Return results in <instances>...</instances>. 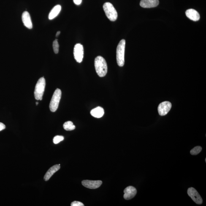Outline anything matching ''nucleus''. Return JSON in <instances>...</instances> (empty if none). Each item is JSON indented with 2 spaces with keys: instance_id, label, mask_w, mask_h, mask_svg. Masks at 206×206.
Masks as SVG:
<instances>
[{
  "instance_id": "5701e85b",
  "label": "nucleus",
  "mask_w": 206,
  "mask_h": 206,
  "mask_svg": "<svg viewBox=\"0 0 206 206\" xmlns=\"http://www.w3.org/2000/svg\"><path fill=\"white\" fill-rule=\"evenodd\" d=\"M82 1V0H73L74 4L77 5H79L81 4Z\"/></svg>"
},
{
  "instance_id": "412c9836",
  "label": "nucleus",
  "mask_w": 206,
  "mask_h": 206,
  "mask_svg": "<svg viewBox=\"0 0 206 206\" xmlns=\"http://www.w3.org/2000/svg\"><path fill=\"white\" fill-rule=\"evenodd\" d=\"M71 206H84V205L82 203L78 201H74L71 203Z\"/></svg>"
},
{
  "instance_id": "4468645a",
  "label": "nucleus",
  "mask_w": 206,
  "mask_h": 206,
  "mask_svg": "<svg viewBox=\"0 0 206 206\" xmlns=\"http://www.w3.org/2000/svg\"><path fill=\"white\" fill-rule=\"evenodd\" d=\"M61 168L59 164H55L52 166L49 169L44 176V180L45 181H47L54 174L58 171Z\"/></svg>"
},
{
  "instance_id": "20e7f679",
  "label": "nucleus",
  "mask_w": 206,
  "mask_h": 206,
  "mask_svg": "<svg viewBox=\"0 0 206 206\" xmlns=\"http://www.w3.org/2000/svg\"><path fill=\"white\" fill-rule=\"evenodd\" d=\"M45 86V79L44 77H41L36 84L34 92L35 98L37 100H42Z\"/></svg>"
},
{
  "instance_id": "2eb2a0df",
  "label": "nucleus",
  "mask_w": 206,
  "mask_h": 206,
  "mask_svg": "<svg viewBox=\"0 0 206 206\" xmlns=\"http://www.w3.org/2000/svg\"><path fill=\"white\" fill-rule=\"evenodd\" d=\"M104 114V109L102 107H98L93 109L91 111V114L92 116L96 118H101Z\"/></svg>"
},
{
  "instance_id": "f8f14e48",
  "label": "nucleus",
  "mask_w": 206,
  "mask_h": 206,
  "mask_svg": "<svg viewBox=\"0 0 206 206\" xmlns=\"http://www.w3.org/2000/svg\"><path fill=\"white\" fill-rule=\"evenodd\" d=\"M159 3L158 0H141L140 5L144 8H150L156 7Z\"/></svg>"
},
{
  "instance_id": "393cba45",
  "label": "nucleus",
  "mask_w": 206,
  "mask_h": 206,
  "mask_svg": "<svg viewBox=\"0 0 206 206\" xmlns=\"http://www.w3.org/2000/svg\"><path fill=\"white\" fill-rule=\"evenodd\" d=\"M38 104H39L38 102H36V105H38Z\"/></svg>"
},
{
  "instance_id": "9b49d317",
  "label": "nucleus",
  "mask_w": 206,
  "mask_h": 206,
  "mask_svg": "<svg viewBox=\"0 0 206 206\" xmlns=\"http://www.w3.org/2000/svg\"><path fill=\"white\" fill-rule=\"evenodd\" d=\"M22 20L25 26L29 29L33 28V23L32 22L30 15L27 11H25L22 14Z\"/></svg>"
},
{
  "instance_id": "423d86ee",
  "label": "nucleus",
  "mask_w": 206,
  "mask_h": 206,
  "mask_svg": "<svg viewBox=\"0 0 206 206\" xmlns=\"http://www.w3.org/2000/svg\"><path fill=\"white\" fill-rule=\"evenodd\" d=\"M74 56L77 62L81 63L84 57V48L83 46L80 44H76L74 48Z\"/></svg>"
},
{
  "instance_id": "f3484780",
  "label": "nucleus",
  "mask_w": 206,
  "mask_h": 206,
  "mask_svg": "<svg viewBox=\"0 0 206 206\" xmlns=\"http://www.w3.org/2000/svg\"><path fill=\"white\" fill-rule=\"evenodd\" d=\"M63 127L65 130L67 131L73 130L76 128L73 123L71 121H68L65 122L63 125Z\"/></svg>"
},
{
  "instance_id": "1a4fd4ad",
  "label": "nucleus",
  "mask_w": 206,
  "mask_h": 206,
  "mask_svg": "<svg viewBox=\"0 0 206 206\" xmlns=\"http://www.w3.org/2000/svg\"><path fill=\"white\" fill-rule=\"evenodd\" d=\"M102 183V182L101 180H85L82 181V184L84 186L90 189H96L99 188Z\"/></svg>"
},
{
  "instance_id": "39448f33",
  "label": "nucleus",
  "mask_w": 206,
  "mask_h": 206,
  "mask_svg": "<svg viewBox=\"0 0 206 206\" xmlns=\"http://www.w3.org/2000/svg\"><path fill=\"white\" fill-rule=\"evenodd\" d=\"M61 96V89H57L53 93L50 103V108L52 112H55L57 109Z\"/></svg>"
},
{
  "instance_id": "aec40b11",
  "label": "nucleus",
  "mask_w": 206,
  "mask_h": 206,
  "mask_svg": "<svg viewBox=\"0 0 206 206\" xmlns=\"http://www.w3.org/2000/svg\"><path fill=\"white\" fill-rule=\"evenodd\" d=\"M64 138L61 136H56L54 137L53 142L54 144H57L64 140Z\"/></svg>"
},
{
  "instance_id": "9d476101",
  "label": "nucleus",
  "mask_w": 206,
  "mask_h": 206,
  "mask_svg": "<svg viewBox=\"0 0 206 206\" xmlns=\"http://www.w3.org/2000/svg\"><path fill=\"white\" fill-rule=\"evenodd\" d=\"M124 193V198L126 200H129L135 196L137 194V190L134 187L129 186L125 188Z\"/></svg>"
},
{
  "instance_id": "b1692460",
  "label": "nucleus",
  "mask_w": 206,
  "mask_h": 206,
  "mask_svg": "<svg viewBox=\"0 0 206 206\" xmlns=\"http://www.w3.org/2000/svg\"><path fill=\"white\" fill-rule=\"evenodd\" d=\"M60 34H61V31H58V32H57V33L56 34V37H58V36Z\"/></svg>"
},
{
  "instance_id": "f257e3e1",
  "label": "nucleus",
  "mask_w": 206,
  "mask_h": 206,
  "mask_svg": "<svg viewBox=\"0 0 206 206\" xmlns=\"http://www.w3.org/2000/svg\"><path fill=\"white\" fill-rule=\"evenodd\" d=\"M94 65L97 73L100 77H105L107 73L108 68L107 62L103 57H96L94 61Z\"/></svg>"
},
{
  "instance_id": "ddd939ff",
  "label": "nucleus",
  "mask_w": 206,
  "mask_h": 206,
  "mask_svg": "<svg viewBox=\"0 0 206 206\" xmlns=\"http://www.w3.org/2000/svg\"><path fill=\"white\" fill-rule=\"evenodd\" d=\"M185 14L188 18L194 21H198L200 18L199 13L194 9H188L185 12Z\"/></svg>"
},
{
  "instance_id": "7ed1b4c3",
  "label": "nucleus",
  "mask_w": 206,
  "mask_h": 206,
  "mask_svg": "<svg viewBox=\"0 0 206 206\" xmlns=\"http://www.w3.org/2000/svg\"><path fill=\"white\" fill-rule=\"evenodd\" d=\"M103 9L109 20L112 22L117 20L118 18V13L111 3L109 2L105 3L103 5Z\"/></svg>"
},
{
  "instance_id": "a211bd4d",
  "label": "nucleus",
  "mask_w": 206,
  "mask_h": 206,
  "mask_svg": "<svg viewBox=\"0 0 206 206\" xmlns=\"http://www.w3.org/2000/svg\"><path fill=\"white\" fill-rule=\"evenodd\" d=\"M202 150V147L197 146L192 149L190 151V153L191 155H196L200 153Z\"/></svg>"
},
{
  "instance_id": "4be33fe9",
  "label": "nucleus",
  "mask_w": 206,
  "mask_h": 206,
  "mask_svg": "<svg viewBox=\"0 0 206 206\" xmlns=\"http://www.w3.org/2000/svg\"><path fill=\"white\" fill-rule=\"evenodd\" d=\"M6 128V126L4 124L0 122V131L3 130Z\"/></svg>"
},
{
  "instance_id": "a878e982",
  "label": "nucleus",
  "mask_w": 206,
  "mask_h": 206,
  "mask_svg": "<svg viewBox=\"0 0 206 206\" xmlns=\"http://www.w3.org/2000/svg\"><path fill=\"white\" fill-rule=\"evenodd\" d=\"M205 162H206V158H205Z\"/></svg>"
},
{
  "instance_id": "6e6552de",
  "label": "nucleus",
  "mask_w": 206,
  "mask_h": 206,
  "mask_svg": "<svg viewBox=\"0 0 206 206\" xmlns=\"http://www.w3.org/2000/svg\"><path fill=\"white\" fill-rule=\"evenodd\" d=\"M172 107V104L168 101L161 103L158 108V113L160 116L165 115L168 113Z\"/></svg>"
},
{
  "instance_id": "dca6fc26",
  "label": "nucleus",
  "mask_w": 206,
  "mask_h": 206,
  "mask_svg": "<svg viewBox=\"0 0 206 206\" xmlns=\"http://www.w3.org/2000/svg\"><path fill=\"white\" fill-rule=\"evenodd\" d=\"M61 10V6L60 5L55 6L50 11L49 15V19L52 20L54 18L59 14Z\"/></svg>"
},
{
  "instance_id": "f03ea898",
  "label": "nucleus",
  "mask_w": 206,
  "mask_h": 206,
  "mask_svg": "<svg viewBox=\"0 0 206 206\" xmlns=\"http://www.w3.org/2000/svg\"><path fill=\"white\" fill-rule=\"evenodd\" d=\"M126 41L122 39L119 43L117 49V64L120 67L125 64V53Z\"/></svg>"
},
{
  "instance_id": "6ab92c4d",
  "label": "nucleus",
  "mask_w": 206,
  "mask_h": 206,
  "mask_svg": "<svg viewBox=\"0 0 206 206\" xmlns=\"http://www.w3.org/2000/svg\"><path fill=\"white\" fill-rule=\"evenodd\" d=\"M53 48L54 52L55 53L57 54L59 52V45L58 44V40L55 39L53 42Z\"/></svg>"
},
{
  "instance_id": "0eeeda50",
  "label": "nucleus",
  "mask_w": 206,
  "mask_h": 206,
  "mask_svg": "<svg viewBox=\"0 0 206 206\" xmlns=\"http://www.w3.org/2000/svg\"><path fill=\"white\" fill-rule=\"evenodd\" d=\"M188 196L196 204L199 205H201L202 204V198L195 188L192 187L188 188Z\"/></svg>"
}]
</instances>
